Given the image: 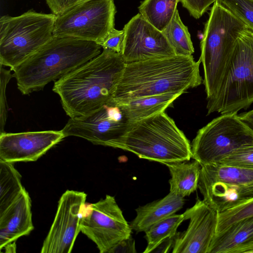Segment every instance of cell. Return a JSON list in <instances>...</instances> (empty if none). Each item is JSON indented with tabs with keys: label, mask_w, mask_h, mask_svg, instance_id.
<instances>
[{
	"label": "cell",
	"mask_w": 253,
	"mask_h": 253,
	"mask_svg": "<svg viewBox=\"0 0 253 253\" xmlns=\"http://www.w3.org/2000/svg\"><path fill=\"white\" fill-rule=\"evenodd\" d=\"M185 220L189 219L188 228L175 236L173 253H208L216 233L218 212L204 200L183 213Z\"/></svg>",
	"instance_id": "5bb4252c"
},
{
	"label": "cell",
	"mask_w": 253,
	"mask_h": 253,
	"mask_svg": "<svg viewBox=\"0 0 253 253\" xmlns=\"http://www.w3.org/2000/svg\"><path fill=\"white\" fill-rule=\"evenodd\" d=\"M184 198L169 192L163 198L139 206L136 216L130 223L132 230L145 232L154 224L175 214L182 208Z\"/></svg>",
	"instance_id": "ac0fdd59"
},
{
	"label": "cell",
	"mask_w": 253,
	"mask_h": 253,
	"mask_svg": "<svg viewBox=\"0 0 253 253\" xmlns=\"http://www.w3.org/2000/svg\"><path fill=\"white\" fill-rule=\"evenodd\" d=\"M165 165L171 175L169 180L170 192L184 198L197 189L201 168L198 161H187Z\"/></svg>",
	"instance_id": "44dd1931"
},
{
	"label": "cell",
	"mask_w": 253,
	"mask_h": 253,
	"mask_svg": "<svg viewBox=\"0 0 253 253\" xmlns=\"http://www.w3.org/2000/svg\"><path fill=\"white\" fill-rule=\"evenodd\" d=\"M247 26L218 0L213 4L201 42L207 99L215 92L240 35Z\"/></svg>",
	"instance_id": "5b68a950"
},
{
	"label": "cell",
	"mask_w": 253,
	"mask_h": 253,
	"mask_svg": "<svg viewBox=\"0 0 253 253\" xmlns=\"http://www.w3.org/2000/svg\"><path fill=\"white\" fill-rule=\"evenodd\" d=\"M182 94L170 92L127 100H112L121 108L128 122L132 124L165 112Z\"/></svg>",
	"instance_id": "d6986e66"
},
{
	"label": "cell",
	"mask_w": 253,
	"mask_h": 253,
	"mask_svg": "<svg viewBox=\"0 0 253 253\" xmlns=\"http://www.w3.org/2000/svg\"><path fill=\"white\" fill-rule=\"evenodd\" d=\"M217 182L253 183V169L219 163L201 166L198 185Z\"/></svg>",
	"instance_id": "7402d4cb"
},
{
	"label": "cell",
	"mask_w": 253,
	"mask_h": 253,
	"mask_svg": "<svg viewBox=\"0 0 253 253\" xmlns=\"http://www.w3.org/2000/svg\"><path fill=\"white\" fill-rule=\"evenodd\" d=\"M180 0H144L139 13L152 25L162 32L169 24Z\"/></svg>",
	"instance_id": "cb8c5ba5"
},
{
	"label": "cell",
	"mask_w": 253,
	"mask_h": 253,
	"mask_svg": "<svg viewBox=\"0 0 253 253\" xmlns=\"http://www.w3.org/2000/svg\"><path fill=\"white\" fill-rule=\"evenodd\" d=\"M61 130L0 134V160L15 163L34 162L65 138Z\"/></svg>",
	"instance_id": "9a60e30c"
},
{
	"label": "cell",
	"mask_w": 253,
	"mask_h": 253,
	"mask_svg": "<svg viewBox=\"0 0 253 253\" xmlns=\"http://www.w3.org/2000/svg\"><path fill=\"white\" fill-rule=\"evenodd\" d=\"M201 63L200 58L195 61L192 55H175L126 63L112 100L183 93L203 82L200 74Z\"/></svg>",
	"instance_id": "7a4b0ae2"
},
{
	"label": "cell",
	"mask_w": 253,
	"mask_h": 253,
	"mask_svg": "<svg viewBox=\"0 0 253 253\" xmlns=\"http://www.w3.org/2000/svg\"><path fill=\"white\" fill-rule=\"evenodd\" d=\"M252 216H253V198L238 206L223 212H218L216 233L222 232L236 222Z\"/></svg>",
	"instance_id": "4316f807"
},
{
	"label": "cell",
	"mask_w": 253,
	"mask_h": 253,
	"mask_svg": "<svg viewBox=\"0 0 253 253\" xmlns=\"http://www.w3.org/2000/svg\"><path fill=\"white\" fill-rule=\"evenodd\" d=\"M109 147L164 165L189 161L192 156L189 140L165 112L131 124Z\"/></svg>",
	"instance_id": "277c9868"
},
{
	"label": "cell",
	"mask_w": 253,
	"mask_h": 253,
	"mask_svg": "<svg viewBox=\"0 0 253 253\" xmlns=\"http://www.w3.org/2000/svg\"><path fill=\"white\" fill-rule=\"evenodd\" d=\"M162 32L176 55H192L194 48L191 36L187 27L182 22L177 9L175 10L169 24Z\"/></svg>",
	"instance_id": "d4e9b609"
},
{
	"label": "cell",
	"mask_w": 253,
	"mask_h": 253,
	"mask_svg": "<svg viewBox=\"0 0 253 253\" xmlns=\"http://www.w3.org/2000/svg\"><path fill=\"white\" fill-rule=\"evenodd\" d=\"M207 115L237 113L253 103V32L239 37L217 89L207 100Z\"/></svg>",
	"instance_id": "8992f818"
},
{
	"label": "cell",
	"mask_w": 253,
	"mask_h": 253,
	"mask_svg": "<svg viewBox=\"0 0 253 253\" xmlns=\"http://www.w3.org/2000/svg\"><path fill=\"white\" fill-rule=\"evenodd\" d=\"M253 244V216L246 218L216 233L208 253H236Z\"/></svg>",
	"instance_id": "ffe728a7"
},
{
	"label": "cell",
	"mask_w": 253,
	"mask_h": 253,
	"mask_svg": "<svg viewBox=\"0 0 253 253\" xmlns=\"http://www.w3.org/2000/svg\"><path fill=\"white\" fill-rule=\"evenodd\" d=\"M218 163L253 169V146L238 149Z\"/></svg>",
	"instance_id": "f1b7e54d"
},
{
	"label": "cell",
	"mask_w": 253,
	"mask_h": 253,
	"mask_svg": "<svg viewBox=\"0 0 253 253\" xmlns=\"http://www.w3.org/2000/svg\"><path fill=\"white\" fill-rule=\"evenodd\" d=\"M175 236L165 239L151 253H166L169 252L171 249H173Z\"/></svg>",
	"instance_id": "e575fe53"
},
{
	"label": "cell",
	"mask_w": 253,
	"mask_h": 253,
	"mask_svg": "<svg viewBox=\"0 0 253 253\" xmlns=\"http://www.w3.org/2000/svg\"><path fill=\"white\" fill-rule=\"evenodd\" d=\"M251 146L253 131L237 113L221 114L198 131L191 144L192 158L201 166L216 164Z\"/></svg>",
	"instance_id": "ba28073f"
},
{
	"label": "cell",
	"mask_w": 253,
	"mask_h": 253,
	"mask_svg": "<svg viewBox=\"0 0 253 253\" xmlns=\"http://www.w3.org/2000/svg\"><path fill=\"white\" fill-rule=\"evenodd\" d=\"M136 253L135 241L130 236L119 242L109 253Z\"/></svg>",
	"instance_id": "836d02e7"
},
{
	"label": "cell",
	"mask_w": 253,
	"mask_h": 253,
	"mask_svg": "<svg viewBox=\"0 0 253 253\" xmlns=\"http://www.w3.org/2000/svg\"><path fill=\"white\" fill-rule=\"evenodd\" d=\"M24 189L21 175L14 163L0 160V214L15 201Z\"/></svg>",
	"instance_id": "603a6c76"
},
{
	"label": "cell",
	"mask_w": 253,
	"mask_h": 253,
	"mask_svg": "<svg viewBox=\"0 0 253 253\" xmlns=\"http://www.w3.org/2000/svg\"><path fill=\"white\" fill-rule=\"evenodd\" d=\"M57 15L33 9L0 18V63L13 70L53 37Z\"/></svg>",
	"instance_id": "52a82bcc"
},
{
	"label": "cell",
	"mask_w": 253,
	"mask_h": 253,
	"mask_svg": "<svg viewBox=\"0 0 253 253\" xmlns=\"http://www.w3.org/2000/svg\"><path fill=\"white\" fill-rule=\"evenodd\" d=\"M217 0H180L183 7L195 19L200 18Z\"/></svg>",
	"instance_id": "4dcf8cb0"
},
{
	"label": "cell",
	"mask_w": 253,
	"mask_h": 253,
	"mask_svg": "<svg viewBox=\"0 0 253 253\" xmlns=\"http://www.w3.org/2000/svg\"><path fill=\"white\" fill-rule=\"evenodd\" d=\"M87 195L67 190L61 196L56 213L41 249L42 253H70L81 232L82 210Z\"/></svg>",
	"instance_id": "7c38bea8"
},
{
	"label": "cell",
	"mask_w": 253,
	"mask_h": 253,
	"mask_svg": "<svg viewBox=\"0 0 253 253\" xmlns=\"http://www.w3.org/2000/svg\"><path fill=\"white\" fill-rule=\"evenodd\" d=\"M97 43L71 37H53L13 70L23 94L39 91L98 55Z\"/></svg>",
	"instance_id": "3957f363"
},
{
	"label": "cell",
	"mask_w": 253,
	"mask_h": 253,
	"mask_svg": "<svg viewBox=\"0 0 253 253\" xmlns=\"http://www.w3.org/2000/svg\"><path fill=\"white\" fill-rule=\"evenodd\" d=\"M31 207L30 196L25 189L15 201L0 214V251L34 229Z\"/></svg>",
	"instance_id": "2e32d148"
},
{
	"label": "cell",
	"mask_w": 253,
	"mask_h": 253,
	"mask_svg": "<svg viewBox=\"0 0 253 253\" xmlns=\"http://www.w3.org/2000/svg\"><path fill=\"white\" fill-rule=\"evenodd\" d=\"M239 118L253 131V109L238 115Z\"/></svg>",
	"instance_id": "d590c367"
},
{
	"label": "cell",
	"mask_w": 253,
	"mask_h": 253,
	"mask_svg": "<svg viewBox=\"0 0 253 253\" xmlns=\"http://www.w3.org/2000/svg\"><path fill=\"white\" fill-rule=\"evenodd\" d=\"M124 38L121 54L126 63L176 55L162 32L139 13L123 28Z\"/></svg>",
	"instance_id": "4fadbf2b"
},
{
	"label": "cell",
	"mask_w": 253,
	"mask_h": 253,
	"mask_svg": "<svg viewBox=\"0 0 253 253\" xmlns=\"http://www.w3.org/2000/svg\"><path fill=\"white\" fill-rule=\"evenodd\" d=\"M91 0H46L52 13L58 16L72 7Z\"/></svg>",
	"instance_id": "d6a6232c"
},
{
	"label": "cell",
	"mask_w": 253,
	"mask_h": 253,
	"mask_svg": "<svg viewBox=\"0 0 253 253\" xmlns=\"http://www.w3.org/2000/svg\"><path fill=\"white\" fill-rule=\"evenodd\" d=\"M124 38V31L114 28L99 44L103 49H108L121 53Z\"/></svg>",
	"instance_id": "1f68e13d"
},
{
	"label": "cell",
	"mask_w": 253,
	"mask_h": 253,
	"mask_svg": "<svg viewBox=\"0 0 253 253\" xmlns=\"http://www.w3.org/2000/svg\"><path fill=\"white\" fill-rule=\"evenodd\" d=\"M11 70H6L0 64V133L4 130V127L7 117L5 90L9 81L13 76L11 74Z\"/></svg>",
	"instance_id": "f546056e"
},
{
	"label": "cell",
	"mask_w": 253,
	"mask_h": 253,
	"mask_svg": "<svg viewBox=\"0 0 253 253\" xmlns=\"http://www.w3.org/2000/svg\"><path fill=\"white\" fill-rule=\"evenodd\" d=\"M253 32V0H217Z\"/></svg>",
	"instance_id": "83f0119b"
},
{
	"label": "cell",
	"mask_w": 253,
	"mask_h": 253,
	"mask_svg": "<svg viewBox=\"0 0 253 253\" xmlns=\"http://www.w3.org/2000/svg\"><path fill=\"white\" fill-rule=\"evenodd\" d=\"M236 253H253V244L240 249Z\"/></svg>",
	"instance_id": "8d00e7d4"
},
{
	"label": "cell",
	"mask_w": 253,
	"mask_h": 253,
	"mask_svg": "<svg viewBox=\"0 0 253 253\" xmlns=\"http://www.w3.org/2000/svg\"><path fill=\"white\" fill-rule=\"evenodd\" d=\"M184 220L183 213L174 214L150 227L145 231L147 244L143 253H151L165 239L174 236Z\"/></svg>",
	"instance_id": "484cf974"
},
{
	"label": "cell",
	"mask_w": 253,
	"mask_h": 253,
	"mask_svg": "<svg viewBox=\"0 0 253 253\" xmlns=\"http://www.w3.org/2000/svg\"><path fill=\"white\" fill-rule=\"evenodd\" d=\"M80 229L100 253H109L119 242L131 236L132 230L114 197L109 195L90 205L89 212L82 215Z\"/></svg>",
	"instance_id": "30bf717a"
},
{
	"label": "cell",
	"mask_w": 253,
	"mask_h": 253,
	"mask_svg": "<svg viewBox=\"0 0 253 253\" xmlns=\"http://www.w3.org/2000/svg\"><path fill=\"white\" fill-rule=\"evenodd\" d=\"M122 54L108 49L55 81L52 88L70 118L87 115L110 102L126 65Z\"/></svg>",
	"instance_id": "6da1fadb"
},
{
	"label": "cell",
	"mask_w": 253,
	"mask_h": 253,
	"mask_svg": "<svg viewBox=\"0 0 253 253\" xmlns=\"http://www.w3.org/2000/svg\"><path fill=\"white\" fill-rule=\"evenodd\" d=\"M114 0H91L56 17L53 36L101 42L115 28Z\"/></svg>",
	"instance_id": "9c48e42d"
},
{
	"label": "cell",
	"mask_w": 253,
	"mask_h": 253,
	"mask_svg": "<svg viewBox=\"0 0 253 253\" xmlns=\"http://www.w3.org/2000/svg\"><path fill=\"white\" fill-rule=\"evenodd\" d=\"M203 200L218 212L238 206L253 198V183L217 182L198 185Z\"/></svg>",
	"instance_id": "e0dca14e"
},
{
	"label": "cell",
	"mask_w": 253,
	"mask_h": 253,
	"mask_svg": "<svg viewBox=\"0 0 253 253\" xmlns=\"http://www.w3.org/2000/svg\"><path fill=\"white\" fill-rule=\"evenodd\" d=\"M130 124L119 105L111 100L87 115L70 118L62 131L65 137H79L95 145L109 147Z\"/></svg>",
	"instance_id": "8fae6325"
}]
</instances>
